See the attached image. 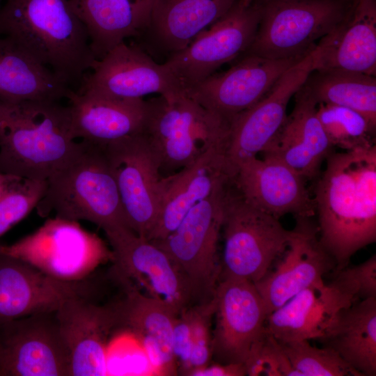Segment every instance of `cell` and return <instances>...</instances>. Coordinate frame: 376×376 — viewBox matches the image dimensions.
Instances as JSON below:
<instances>
[{"label":"cell","instance_id":"8fae6325","mask_svg":"<svg viewBox=\"0 0 376 376\" xmlns=\"http://www.w3.org/2000/svg\"><path fill=\"white\" fill-rule=\"evenodd\" d=\"M258 22L256 2L245 4L237 0L224 16L164 63L185 91L244 54L254 39Z\"/></svg>","mask_w":376,"mask_h":376},{"label":"cell","instance_id":"603a6c76","mask_svg":"<svg viewBox=\"0 0 376 376\" xmlns=\"http://www.w3.org/2000/svg\"><path fill=\"white\" fill-rule=\"evenodd\" d=\"M56 315L68 353L69 376L108 375L107 338L116 327L112 305L76 297L63 302Z\"/></svg>","mask_w":376,"mask_h":376},{"label":"cell","instance_id":"d6a6232c","mask_svg":"<svg viewBox=\"0 0 376 376\" xmlns=\"http://www.w3.org/2000/svg\"><path fill=\"white\" fill-rule=\"evenodd\" d=\"M317 116L331 146L344 150L375 145L376 125L353 109L318 104Z\"/></svg>","mask_w":376,"mask_h":376},{"label":"cell","instance_id":"cb8c5ba5","mask_svg":"<svg viewBox=\"0 0 376 376\" xmlns=\"http://www.w3.org/2000/svg\"><path fill=\"white\" fill-rule=\"evenodd\" d=\"M237 0H150L139 47L170 56L187 47L224 16Z\"/></svg>","mask_w":376,"mask_h":376},{"label":"cell","instance_id":"7402d4cb","mask_svg":"<svg viewBox=\"0 0 376 376\" xmlns=\"http://www.w3.org/2000/svg\"><path fill=\"white\" fill-rule=\"evenodd\" d=\"M306 180L281 159L272 156L250 157L236 167L233 183L251 205L279 219L315 214Z\"/></svg>","mask_w":376,"mask_h":376},{"label":"cell","instance_id":"e0dca14e","mask_svg":"<svg viewBox=\"0 0 376 376\" xmlns=\"http://www.w3.org/2000/svg\"><path fill=\"white\" fill-rule=\"evenodd\" d=\"M311 51L283 73L265 97L230 122L226 153L234 173L241 162L261 153L283 125L290 100L313 70Z\"/></svg>","mask_w":376,"mask_h":376},{"label":"cell","instance_id":"7bdbcfd3","mask_svg":"<svg viewBox=\"0 0 376 376\" xmlns=\"http://www.w3.org/2000/svg\"><path fill=\"white\" fill-rule=\"evenodd\" d=\"M136 1H148L150 0H134Z\"/></svg>","mask_w":376,"mask_h":376},{"label":"cell","instance_id":"277c9868","mask_svg":"<svg viewBox=\"0 0 376 376\" xmlns=\"http://www.w3.org/2000/svg\"><path fill=\"white\" fill-rule=\"evenodd\" d=\"M40 217L95 224L104 231L127 226L103 146L80 141L77 152L47 180L36 207ZM128 227V226H127Z\"/></svg>","mask_w":376,"mask_h":376},{"label":"cell","instance_id":"83f0119b","mask_svg":"<svg viewBox=\"0 0 376 376\" xmlns=\"http://www.w3.org/2000/svg\"><path fill=\"white\" fill-rule=\"evenodd\" d=\"M125 296L112 304L116 327H124L145 349L156 375L177 373L172 353V335L176 317L172 311L124 284Z\"/></svg>","mask_w":376,"mask_h":376},{"label":"cell","instance_id":"7a4b0ae2","mask_svg":"<svg viewBox=\"0 0 376 376\" xmlns=\"http://www.w3.org/2000/svg\"><path fill=\"white\" fill-rule=\"evenodd\" d=\"M0 35L74 90L97 60L87 30L70 0H3Z\"/></svg>","mask_w":376,"mask_h":376},{"label":"cell","instance_id":"d4e9b609","mask_svg":"<svg viewBox=\"0 0 376 376\" xmlns=\"http://www.w3.org/2000/svg\"><path fill=\"white\" fill-rule=\"evenodd\" d=\"M313 70L376 75V0H357L352 13L311 51Z\"/></svg>","mask_w":376,"mask_h":376},{"label":"cell","instance_id":"60d3db41","mask_svg":"<svg viewBox=\"0 0 376 376\" xmlns=\"http://www.w3.org/2000/svg\"><path fill=\"white\" fill-rule=\"evenodd\" d=\"M6 178V175L0 172V194L4 187Z\"/></svg>","mask_w":376,"mask_h":376},{"label":"cell","instance_id":"ba28073f","mask_svg":"<svg viewBox=\"0 0 376 376\" xmlns=\"http://www.w3.org/2000/svg\"><path fill=\"white\" fill-rule=\"evenodd\" d=\"M0 253L20 259L45 274L67 282L84 280L108 260L113 252L97 234L79 221L49 218L34 232L9 245Z\"/></svg>","mask_w":376,"mask_h":376},{"label":"cell","instance_id":"8d00e7d4","mask_svg":"<svg viewBox=\"0 0 376 376\" xmlns=\"http://www.w3.org/2000/svg\"><path fill=\"white\" fill-rule=\"evenodd\" d=\"M214 300L198 303L188 307L192 337V348L187 373L198 368L207 365L212 352V336L210 321L214 313Z\"/></svg>","mask_w":376,"mask_h":376},{"label":"cell","instance_id":"1f68e13d","mask_svg":"<svg viewBox=\"0 0 376 376\" xmlns=\"http://www.w3.org/2000/svg\"><path fill=\"white\" fill-rule=\"evenodd\" d=\"M297 92L318 104L357 111L376 125V78L340 70L311 71Z\"/></svg>","mask_w":376,"mask_h":376},{"label":"cell","instance_id":"f1b7e54d","mask_svg":"<svg viewBox=\"0 0 376 376\" xmlns=\"http://www.w3.org/2000/svg\"><path fill=\"white\" fill-rule=\"evenodd\" d=\"M84 24L91 49L97 60L144 27L148 1L134 0H70Z\"/></svg>","mask_w":376,"mask_h":376},{"label":"cell","instance_id":"3957f363","mask_svg":"<svg viewBox=\"0 0 376 376\" xmlns=\"http://www.w3.org/2000/svg\"><path fill=\"white\" fill-rule=\"evenodd\" d=\"M80 146L60 101L0 100V172L47 180Z\"/></svg>","mask_w":376,"mask_h":376},{"label":"cell","instance_id":"7c38bea8","mask_svg":"<svg viewBox=\"0 0 376 376\" xmlns=\"http://www.w3.org/2000/svg\"><path fill=\"white\" fill-rule=\"evenodd\" d=\"M115 178L128 228L147 238L160 210L157 157L141 132L103 146Z\"/></svg>","mask_w":376,"mask_h":376},{"label":"cell","instance_id":"b9f144b4","mask_svg":"<svg viewBox=\"0 0 376 376\" xmlns=\"http://www.w3.org/2000/svg\"><path fill=\"white\" fill-rule=\"evenodd\" d=\"M239 1L245 4H249L252 2L253 0H239Z\"/></svg>","mask_w":376,"mask_h":376},{"label":"cell","instance_id":"5bb4252c","mask_svg":"<svg viewBox=\"0 0 376 376\" xmlns=\"http://www.w3.org/2000/svg\"><path fill=\"white\" fill-rule=\"evenodd\" d=\"M213 298L212 354L222 363L244 364L266 334L265 302L254 283L235 278L220 279Z\"/></svg>","mask_w":376,"mask_h":376},{"label":"cell","instance_id":"8992f818","mask_svg":"<svg viewBox=\"0 0 376 376\" xmlns=\"http://www.w3.org/2000/svg\"><path fill=\"white\" fill-rule=\"evenodd\" d=\"M259 22L244 54L272 59L301 58L347 19L357 0H254Z\"/></svg>","mask_w":376,"mask_h":376},{"label":"cell","instance_id":"d6986e66","mask_svg":"<svg viewBox=\"0 0 376 376\" xmlns=\"http://www.w3.org/2000/svg\"><path fill=\"white\" fill-rule=\"evenodd\" d=\"M296 219L283 256L274 270L254 283L268 315L336 268L334 258L320 241L318 226L311 217Z\"/></svg>","mask_w":376,"mask_h":376},{"label":"cell","instance_id":"6da1fadb","mask_svg":"<svg viewBox=\"0 0 376 376\" xmlns=\"http://www.w3.org/2000/svg\"><path fill=\"white\" fill-rule=\"evenodd\" d=\"M325 160L313 201L319 239L337 272L376 241V145L332 151Z\"/></svg>","mask_w":376,"mask_h":376},{"label":"cell","instance_id":"5b68a950","mask_svg":"<svg viewBox=\"0 0 376 376\" xmlns=\"http://www.w3.org/2000/svg\"><path fill=\"white\" fill-rule=\"evenodd\" d=\"M140 132L156 154L160 173L170 175L214 146L226 144L230 123L209 112L185 92L146 100Z\"/></svg>","mask_w":376,"mask_h":376},{"label":"cell","instance_id":"4316f807","mask_svg":"<svg viewBox=\"0 0 376 376\" xmlns=\"http://www.w3.org/2000/svg\"><path fill=\"white\" fill-rule=\"evenodd\" d=\"M294 96L292 112L261 153L281 159L306 180H311L318 175L333 146L318 118L316 102L297 91Z\"/></svg>","mask_w":376,"mask_h":376},{"label":"cell","instance_id":"ffe728a7","mask_svg":"<svg viewBox=\"0 0 376 376\" xmlns=\"http://www.w3.org/2000/svg\"><path fill=\"white\" fill-rule=\"evenodd\" d=\"M357 301L349 288L336 278L329 283L321 280L270 313L265 329L279 342L319 340L331 332L342 311Z\"/></svg>","mask_w":376,"mask_h":376},{"label":"cell","instance_id":"9a60e30c","mask_svg":"<svg viewBox=\"0 0 376 376\" xmlns=\"http://www.w3.org/2000/svg\"><path fill=\"white\" fill-rule=\"evenodd\" d=\"M302 58L272 59L244 54L227 71L214 73L185 92L205 109L230 123L265 97L282 75Z\"/></svg>","mask_w":376,"mask_h":376},{"label":"cell","instance_id":"4fadbf2b","mask_svg":"<svg viewBox=\"0 0 376 376\" xmlns=\"http://www.w3.org/2000/svg\"><path fill=\"white\" fill-rule=\"evenodd\" d=\"M56 311L0 322V376H69Z\"/></svg>","mask_w":376,"mask_h":376},{"label":"cell","instance_id":"9c48e42d","mask_svg":"<svg viewBox=\"0 0 376 376\" xmlns=\"http://www.w3.org/2000/svg\"><path fill=\"white\" fill-rule=\"evenodd\" d=\"M233 182L192 207L168 236L151 241L179 267L197 304L213 298L219 281L221 264L217 254L218 241L224 199Z\"/></svg>","mask_w":376,"mask_h":376},{"label":"cell","instance_id":"e575fe53","mask_svg":"<svg viewBox=\"0 0 376 376\" xmlns=\"http://www.w3.org/2000/svg\"><path fill=\"white\" fill-rule=\"evenodd\" d=\"M6 175L0 194V237L36 208L47 180Z\"/></svg>","mask_w":376,"mask_h":376},{"label":"cell","instance_id":"74e56055","mask_svg":"<svg viewBox=\"0 0 376 376\" xmlns=\"http://www.w3.org/2000/svg\"><path fill=\"white\" fill-rule=\"evenodd\" d=\"M335 278L348 287L358 300L376 297L375 254L359 265L341 269Z\"/></svg>","mask_w":376,"mask_h":376},{"label":"cell","instance_id":"f35d334b","mask_svg":"<svg viewBox=\"0 0 376 376\" xmlns=\"http://www.w3.org/2000/svg\"><path fill=\"white\" fill-rule=\"evenodd\" d=\"M192 348L190 316L188 307L176 315L172 335V353L176 368L187 375Z\"/></svg>","mask_w":376,"mask_h":376},{"label":"cell","instance_id":"484cf974","mask_svg":"<svg viewBox=\"0 0 376 376\" xmlns=\"http://www.w3.org/2000/svg\"><path fill=\"white\" fill-rule=\"evenodd\" d=\"M68 100L75 140L105 146L139 133L143 125V98H111L73 90Z\"/></svg>","mask_w":376,"mask_h":376},{"label":"cell","instance_id":"4dcf8cb0","mask_svg":"<svg viewBox=\"0 0 376 376\" xmlns=\"http://www.w3.org/2000/svg\"><path fill=\"white\" fill-rule=\"evenodd\" d=\"M318 341L361 376L376 375V297L344 309L331 332Z\"/></svg>","mask_w":376,"mask_h":376},{"label":"cell","instance_id":"f546056e","mask_svg":"<svg viewBox=\"0 0 376 376\" xmlns=\"http://www.w3.org/2000/svg\"><path fill=\"white\" fill-rule=\"evenodd\" d=\"M74 89L10 39L0 35V100L68 99Z\"/></svg>","mask_w":376,"mask_h":376},{"label":"cell","instance_id":"ac0fdd59","mask_svg":"<svg viewBox=\"0 0 376 376\" xmlns=\"http://www.w3.org/2000/svg\"><path fill=\"white\" fill-rule=\"evenodd\" d=\"M226 144L210 148L191 164L161 179V205L147 237L162 240L171 233L189 211L214 192L233 182Z\"/></svg>","mask_w":376,"mask_h":376},{"label":"cell","instance_id":"52a82bcc","mask_svg":"<svg viewBox=\"0 0 376 376\" xmlns=\"http://www.w3.org/2000/svg\"><path fill=\"white\" fill-rule=\"evenodd\" d=\"M279 219L248 203L233 182L224 203V245L219 280L235 278L255 283L269 271L292 235Z\"/></svg>","mask_w":376,"mask_h":376},{"label":"cell","instance_id":"44dd1931","mask_svg":"<svg viewBox=\"0 0 376 376\" xmlns=\"http://www.w3.org/2000/svg\"><path fill=\"white\" fill-rule=\"evenodd\" d=\"M90 276L75 282L60 281L0 253V322L56 311L68 299L93 296L95 287Z\"/></svg>","mask_w":376,"mask_h":376},{"label":"cell","instance_id":"2e32d148","mask_svg":"<svg viewBox=\"0 0 376 376\" xmlns=\"http://www.w3.org/2000/svg\"><path fill=\"white\" fill-rule=\"evenodd\" d=\"M76 91L118 99L143 98L152 93L169 97L185 91L164 63L125 42L97 60Z\"/></svg>","mask_w":376,"mask_h":376},{"label":"cell","instance_id":"836d02e7","mask_svg":"<svg viewBox=\"0 0 376 376\" xmlns=\"http://www.w3.org/2000/svg\"><path fill=\"white\" fill-rule=\"evenodd\" d=\"M278 342L299 376H361L329 347L312 346L306 340Z\"/></svg>","mask_w":376,"mask_h":376},{"label":"cell","instance_id":"30bf717a","mask_svg":"<svg viewBox=\"0 0 376 376\" xmlns=\"http://www.w3.org/2000/svg\"><path fill=\"white\" fill-rule=\"evenodd\" d=\"M113 252V273L121 283L178 315L195 300L191 288L170 256L127 226L104 231Z\"/></svg>","mask_w":376,"mask_h":376},{"label":"cell","instance_id":"d590c367","mask_svg":"<svg viewBox=\"0 0 376 376\" xmlns=\"http://www.w3.org/2000/svg\"><path fill=\"white\" fill-rule=\"evenodd\" d=\"M244 366L249 376H299L279 343L267 331Z\"/></svg>","mask_w":376,"mask_h":376},{"label":"cell","instance_id":"ab89813d","mask_svg":"<svg viewBox=\"0 0 376 376\" xmlns=\"http://www.w3.org/2000/svg\"><path fill=\"white\" fill-rule=\"evenodd\" d=\"M187 375L192 376H243L246 375L244 363H215L205 365L190 370Z\"/></svg>","mask_w":376,"mask_h":376}]
</instances>
